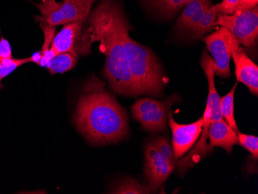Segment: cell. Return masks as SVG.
Segmentation results:
<instances>
[{
  "label": "cell",
  "mask_w": 258,
  "mask_h": 194,
  "mask_svg": "<svg viewBox=\"0 0 258 194\" xmlns=\"http://www.w3.org/2000/svg\"><path fill=\"white\" fill-rule=\"evenodd\" d=\"M78 57L70 53H57L49 62L46 68L48 69L50 75L63 74L72 70L77 63Z\"/></svg>",
  "instance_id": "obj_16"
},
{
  "label": "cell",
  "mask_w": 258,
  "mask_h": 194,
  "mask_svg": "<svg viewBox=\"0 0 258 194\" xmlns=\"http://www.w3.org/2000/svg\"><path fill=\"white\" fill-rule=\"evenodd\" d=\"M231 58L235 64V75L237 82L248 88L252 95L258 94V67L247 56L241 47L233 52Z\"/></svg>",
  "instance_id": "obj_11"
},
{
  "label": "cell",
  "mask_w": 258,
  "mask_h": 194,
  "mask_svg": "<svg viewBox=\"0 0 258 194\" xmlns=\"http://www.w3.org/2000/svg\"><path fill=\"white\" fill-rule=\"evenodd\" d=\"M257 5L258 0H239L234 9L233 14L246 12L248 10H253L255 7H257Z\"/></svg>",
  "instance_id": "obj_23"
},
{
  "label": "cell",
  "mask_w": 258,
  "mask_h": 194,
  "mask_svg": "<svg viewBox=\"0 0 258 194\" xmlns=\"http://www.w3.org/2000/svg\"><path fill=\"white\" fill-rule=\"evenodd\" d=\"M35 5L41 14L35 17L36 20L44 22L51 27L76 21L85 24L90 14L74 0H41L40 4Z\"/></svg>",
  "instance_id": "obj_7"
},
{
  "label": "cell",
  "mask_w": 258,
  "mask_h": 194,
  "mask_svg": "<svg viewBox=\"0 0 258 194\" xmlns=\"http://www.w3.org/2000/svg\"><path fill=\"white\" fill-rule=\"evenodd\" d=\"M40 23V27L42 29L44 35V41H43V47H42V58L48 54L50 52V46H51L52 41L56 33V27H51L46 24L43 21H38Z\"/></svg>",
  "instance_id": "obj_21"
},
{
  "label": "cell",
  "mask_w": 258,
  "mask_h": 194,
  "mask_svg": "<svg viewBox=\"0 0 258 194\" xmlns=\"http://www.w3.org/2000/svg\"><path fill=\"white\" fill-rule=\"evenodd\" d=\"M30 58H31V63H37V64H40V60L42 59V52L41 50L40 51L36 52V53H33L31 56H30Z\"/></svg>",
  "instance_id": "obj_26"
},
{
  "label": "cell",
  "mask_w": 258,
  "mask_h": 194,
  "mask_svg": "<svg viewBox=\"0 0 258 194\" xmlns=\"http://www.w3.org/2000/svg\"><path fill=\"white\" fill-rule=\"evenodd\" d=\"M214 26L225 27L235 36L240 44L253 47L258 38V7L240 14H220Z\"/></svg>",
  "instance_id": "obj_8"
},
{
  "label": "cell",
  "mask_w": 258,
  "mask_h": 194,
  "mask_svg": "<svg viewBox=\"0 0 258 194\" xmlns=\"http://www.w3.org/2000/svg\"><path fill=\"white\" fill-rule=\"evenodd\" d=\"M10 42L4 37L0 39V59H13Z\"/></svg>",
  "instance_id": "obj_24"
},
{
  "label": "cell",
  "mask_w": 258,
  "mask_h": 194,
  "mask_svg": "<svg viewBox=\"0 0 258 194\" xmlns=\"http://www.w3.org/2000/svg\"><path fill=\"white\" fill-rule=\"evenodd\" d=\"M169 127L172 130V147L176 160L182 158L192 149L202 133L204 117L190 124H179L174 120L171 111L168 114Z\"/></svg>",
  "instance_id": "obj_9"
},
{
  "label": "cell",
  "mask_w": 258,
  "mask_h": 194,
  "mask_svg": "<svg viewBox=\"0 0 258 194\" xmlns=\"http://www.w3.org/2000/svg\"><path fill=\"white\" fill-rule=\"evenodd\" d=\"M31 63V58L21 59H0V90L4 88L2 81L4 78L13 73L19 67L26 63Z\"/></svg>",
  "instance_id": "obj_18"
},
{
  "label": "cell",
  "mask_w": 258,
  "mask_h": 194,
  "mask_svg": "<svg viewBox=\"0 0 258 194\" xmlns=\"http://www.w3.org/2000/svg\"><path fill=\"white\" fill-rule=\"evenodd\" d=\"M208 140L209 146L212 150L215 147L223 148L229 154L231 153L233 146L238 144L237 131L231 128L224 119L210 123Z\"/></svg>",
  "instance_id": "obj_12"
},
{
  "label": "cell",
  "mask_w": 258,
  "mask_h": 194,
  "mask_svg": "<svg viewBox=\"0 0 258 194\" xmlns=\"http://www.w3.org/2000/svg\"><path fill=\"white\" fill-rule=\"evenodd\" d=\"M212 6V0H190L184 7L175 24L176 31L180 33H188L201 20L206 10Z\"/></svg>",
  "instance_id": "obj_13"
},
{
  "label": "cell",
  "mask_w": 258,
  "mask_h": 194,
  "mask_svg": "<svg viewBox=\"0 0 258 194\" xmlns=\"http://www.w3.org/2000/svg\"><path fill=\"white\" fill-rule=\"evenodd\" d=\"M204 41L215 62L216 73L220 78L231 76L230 60L232 54L240 47V43L233 33L225 27L204 37Z\"/></svg>",
  "instance_id": "obj_6"
},
{
  "label": "cell",
  "mask_w": 258,
  "mask_h": 194,
  "mask_svg": "<svg viewBox=\"0 0 258 194\" xmlns=\"http://www.w3.org/2000/svg\"><path fill=\"white\" fill-rule=\"evenodd\" d=\"M149 7L167 18L175 17L190 0H144Z\"/></svg>",
  "instance_id": "obj_14"
},
{
  "label": "cell",
  "mask_w": 258,
  "mask_h": 194,
  "mask_svg": "<svg viewBox=\"0 0 258 194\" xmlns=\"http://www.w3.org/2000/svg\"><path fill=\"white\" fill-rule=\"evenodd\" d=\"M112 193H150L147 186H143L140 182L133 179L124 181L121 184L116 186L112 190Z\"/></svg>",
  "instance_id": "obj_19"
},
{
  "label": "cell",
  "mask_w": 258,
  "mask_h": 194,
  "mask_svg": "<svg viewBox=\"0 0 258 194\" xmlns=\"http://www.w3.org/2000/svg\"><path fill=\"white\" fill-rule=\"evenodd\" d=\"M238 1L239 0H222L221 3L214 6L219 14L231 15L233 14Z\"/></svg>",
  "instance_id": "obj_22"
},
{
  "label": "cell",
  "mask_w": 258,
  "mask_h": 194,
  "mask_svg": "<svg viewBox=\"0 0 258 194\" xmlns=\"http://www.w3.org/2000/svg\"><path fill=\"white\" fill-rule=\"evenodd\" d=\"M237 86V83H236L227 95L220 98V109L222 116L227 121V124L233 130L238 131L234 117V95Z\"/></svg>",
  "instance_id": "obj_17"
},
{
  "label": "cell",
  "mask_w": 258,
  "mask_h": 194,
  "mask_svg": "<svg viewBox=\"0 0 258 194\" xmlns=\"http://www.w3.org/2000/svg\"><path fill=\"white\" fill-rule=\"evenodd\" d=\"M84 23L72 22L63 25V28L53 37L50 50L54 54L70 53L78 57V46L83 30Z\"/></svg>",
  "instance_id": "obj_10"
},
{
  "label": "cell",
  "mask_w": 258,
  "mask_h": 194,
  "mask_svg": "<svg viewBox=\"0 0 258 194\" xmlns=\"http://www.w3.org/2000/svg\"><path fill=\"white\" fill-rule=\"evenodd\" d=\"M202 68L207 76L209 85L207 105H206L205 111L203 115L204 118V124L203 126L202 133L196 144L192 146V150H189V153L186 156L180 158L179 161L176 162L179 170H180L182 173L185 172L187 169H189L191 166H194L196 163H199L203 158L208 156L213 151L212 149L207 144V140H208L209 126H210V123H212L211 116H212L214 99L219 95V93L216 89L215 82H214L216 68L214 63H205Z\"/></svg>",
  "instance_id": "obj_4"
},
{
  "label": "cell",
  "mask_w": 258,
  "mask_h": 194,
  "mask_svg": "<svg viewBox=\"0 0 258 194\" xmlns=\"http://www.w3.org/2000/svg\"><path fill=\"white\" fill-rule=\"evenodd\" d=\"M104 86L102 81L91 77L75 111L76 126L94 144L117 143L129 135L125 111Z\"/></svg>",
  "instance_id": "obj_2"
},
{
  "label": "cell",
  "mask_w": 258,
  "mask_h": 194,
  "mask_svg": "<svg viewBox=\"0 0 258 194\" xmlns=\"http://www.w3.org/2000/svg\"><path fill=\"white\" fill-rule=\"evenodd\" d=\"M122 9L117 0H101L90 12L83 27L78 53H91V45L99 43L106 61L104 75L113 91L124 96H137L123 43V29L127 24Z\"/></svg>",
  "instance_id": "obj_1"
},
{
  "label": "cell",
  "mask_w": 258,
  "mask_h": 194,
  "mask_svg": "<svg viewBox=\"0 0 258 194\" xmlns=\"http://www.w3.org/2000/svg\"><path fill=\"white\" fill-rule=\"evenodd\" d=\"M237 140L240 146L250 152L252 156L257 159L258 157V138L252 135H246L237 131Z\"/></svg>",
  "instance_id": "obj_20"
},
{
  "label": "cell",
  "mask_w": 258,
  "mask_h": 194,
  "mask_svg": "<svg viewBox=\"0 0 258 194\" xmlns=\"http://www.w3.org/2000/svg\"><path fill=\"white\" fill-rule=\"evenodd\" d=\"M177 101L175 95L164 101L150 98L137 100L132 106L133 118L149 133L165 132L167 128L168 111Z\"/></svg>",
  "instance_id": "obj_5"
},
{
  "label": "cell",
  "mask_w": 258,
  "mask_h": 194,
  "mask_svg": "<svg viewBox=\"0 0 258 194\" xmlns=\"http://www.w3.org/2000/svg\"><path fill=\"white\" fill-rule=\"evenodd\" d=\"M145 177L150 193L158 192L176 166L172 145L166 137L149 142L145 150Z\"/></svg>",
  "instance_id": "obj_3"
},
{
  "label": "cell",
  "mask_w": 258,
  "mask_h": 194,
  "mask_svg": "<svg viewBox=\"0 0 258 194\" xmlns=\"http://www.w3.org/2000/svg\"><path fill=\"white\" fill-rule=\"evenodd\" d=\"M74 1L76 2L78 5L81 6V7H83L88 12H91V7H92L93 4L96 0H74Z\"/></svg>",
  "instance_id": "obj_25"
},
{
  "label": "cell",
  "mask_w": 258,
  "mask_h": 194,
  "mask_svg": "<svg viewBox=\"0 0 258 194\" xmlns=\"http://www.w3.org/2000/svg\"><path fill=\"white\" fill-rule=\"evenodd\" d=\"M218 15L220 14L217 13L215 7L213 5L206 10L201 20H199L198 23L194 25L188 33H190V35L194 38H202L215 27L214 24L217 20Z\"/></svg>",
  "instance_id": "obj_15"
}]
</instances>
